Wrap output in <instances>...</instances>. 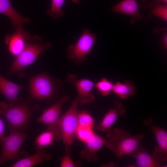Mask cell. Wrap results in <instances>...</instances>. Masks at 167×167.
<instances>
[{
	"mask_svg": "<svg viewBox=\"0 0 167 167\" xmlns=\"http://www.w3.org/2000/svg\"><path fill=\"white\" fill-rule=\"evenodd\" d=\"M41 109L38 104L31 105L28 101L12 104L0 101V115L4 118L10 131L26 130L31 117Z\"/></svg>",
	"mask_w": 167,
	"mask_h": 167,
	"instance_id": "cell-1",
	"label": "cell"
},
{
	"mask_svg": "<svg viewBox=\"0 0 167 167\" xmlns=\"http://www.w3.org/2000/svg\"><path fill=\"white\" fill-rule=\"evenodd\" d=\"M145 135L141 133L132 136L126 130L115 128L112 130L110 136L106 139L105 146L116 157L122 158L124 156L131 154L143 140Z\"/></svg>",
	"mask_w": 167,
	"mask_h": 167,
	"instance_id": "cell-2",
	"label": "cell"
},
{
	"mask_svg": "<svg viewBox=\"0 0 167 167\" xmlns=\"http://www.w3.org/2000/svg\"><path fill=\"white\" fill-rule=\"evenodd\" d=\"M42 39L38 36L32 37L31 41L28 43L22 52L13 62L9 70V74L12 75L18 74L20 77L25 75L23 69L32 64L35 61L39 55L43 51L50 49L52 46L49 42L41 43Z\"/></svg>",
	"mask_w": 167,
	"mask_h": 167,
	"instance_id": "cell-3",
	"label": "cell"
},
{
	"mask_svg": "<svg viewBox=\"0 0 167 167\" xmlns=\"http://www.w3.org/2000/svg\"><path fill=\"white\" fill-rule=\"evenodd\" d=\"M79 105L77 97L72 102L67 111L60 116L58 126L62 138L65 146V152L69 155L79 127L77 120V109Z\"/></svg>",
	"mask_w": 167,
	"mask_h": 167,
	"instance_id": "cell-4",
	"label": "cell"
},
{
	"mask_svg": "<svg viewBox=\"0 0 167 167\" xmlns=\"http://www.w3.org/2000/svg\"><path fill=\"white\" fill-rule=\"evenodd\" d=\"M60 81L46 73L31 77L29 80V101H35L50 99L56 91V84Z\"/></svg>",
	"mask_w": 167,
	"mask_h": 167,
	"instance_id": "cell-5",
	"label": "cell"
},
{
	"mask_svg": "<svg viewBox=\"0 0 167 167\" xmlns=\"http://www.w3.org/2000/svg\"><path fill=\"white\" fill-rule=\"evenodd\" d=\"M10 132L8 135L4 136L0 140L2 147L0 165L8 161L19 160V150L28 136V134L21 130Z\"/></svg>",
	"mask_w": 167,
	"mask_h": 167,
	"instance_id": "cell-6",
	"label": "cell"
},
{
	"mask_svg": "<svg viewBox=\"0 0 167 167\" xmlns=\"http://www.w3.org/2000/svg\"><path fill=\"white\" fill-rule=\"evenodd\" d=\"M96 35L84 28L75 44L69 45L66 49L68 59L79 65L86 60V56L92 50Z\"/></svg>",
	"mask_w": 167,
	"mask_h": 167,
	"instance_id": "cell-7",
	"label": "cell"
},
{
	"mask_svg": "<svg viewBox=\"0 0 167 167\" xmlns=\"http://www.w3.org/2000/svg\"><path fill=\"white\" fill-rule=\"evenodd\" d=\"M69 100V96H65L49 108L44 109L42 114L36 120V122L43 124L47 126V129L55 133L56 141H58L62 138L58 123L60 114L63 105Z\"/></svg>",
	"mask_w": 167,
	"mask_h": 167,
	"instance_id": "cell-8",
	"label": "cell"
},
{
	"mask_svg": "<svg viewBox=\"0 0 167 167\" xmlns=\"http://www.w3.org/2000/svg\"><path fill=\"white\" fill-rule=\"evenodd\" d=\"M66 78L67 82L76 88L79 105L88 104L96 100L95 96L91 92L95 85L92 81L84 78L78 79L77 75L73 74H68Z\"/></svg>",
	"mask_w": 167,
	"mask_h": 167,
	"instance_id": "cell-9",
	"label": "cell"
},
{
	"mask_svg": "<svg viewBox=\"0 0 167 167\" xmlns=\"http://www.w3.org/2000/svg\"><path fill=\"white\" fill-rule=\"evenodd\" d=\"M143 124L148 127L153 132L158 146L154 148L153 155L160 161L167 160V131L154 125L151 118L143 121Z\"/></svg>",
	"mask_w": 167,
	"mask_h": 167,
	"instance_id": "cell-10",
	"label": "cell"
},
{
	"mask_svg": "<svg viewBox=\"0 0 167 167\" xmlns=\"http://www.w3.org/2000/svg\"><path fill=\"white\" fill-rule=\"evenodd\" d=\"M126 112L122 103L116 101L113 108L109 109L102 120L93 128L96 131L106 133L107 137H109L112 132V127L118 118L120 116H124Z\"/></svg>",
	"mask_w": 167,
	"mask_h": 167,
	"instance_id": "cell-11",
	"label": "cell"
},
{
	"mask_svg": "<svg viewBox=\"0 0 167 167\" xmlns=\"http://www.w3.org/2000/svg\"><path fill=\"white\" fill-rule=\"evenodd\" d=\"M31 39L29 33L24 29H19L6 36L4 40L10 53L16 57L23 50Z\"/></svg>",
	"mask_w": 167,
	"mask_h": 167,
	"instance_id": "cell-12",
	"label": "cell"
},
{
	"mask_svg": "<svg viewBox=\"0 0 167 167\" xmlns=\"http://www.w3.org/2000/svg\"><path fill=\"white\" fill-rule=\"evenodd\" d=\"M106 142V139L94 133L89 139L84 143V148L80 153L81 157L89 162L97 161L99 158L97 152L105 146Z\"/></svg>",
	"mask_w": 167,
	"mask_h": 167,
	"instance_id": "cell-13",
	"label": "cell"
},
{
	"mask_svg": "<svg viewBox=\"0 0 167 167\" xmlns=\"http://www.w3.org/2000/svg\"><path fill=\"white\" fill-rule=\"evenodd\" d=\"M25 88L17 84L4 77L0 74V94L4 96L10 104H15L23 101L18 97L20 91Z\"/></svg>",
	"mask_w": 167,
	"mask_h": 167,
	"instance_id": "cell-14",
	"label": "cell"
},
{
	"mask_svg": "<svg viewBox=\"0 0 167 167\" xmlns=\"http://www.w3.org/2000/svg\"><path fill=\"white\" fill-rule=\"evenodd\" d=\"M0 13L10 19L15 30L24 29V25L31 21L29 18L18 13L13 7L10 0H0Z\"/></svg>",
	"mask_w": 167,
	"mask_h": 167,
	"instance_id": "cell-15",
	"label": "cell"
},
{
	"mask_svg": "<svg viewBox=\"0 0 167 167\" xmlns=\"http://www.w3.org/2000/svg\"><path fill=\"white\" fill-rule=\"evenodd\" d=\"M113 11L130 15V23L134 24L136 20L143 19L141 15L137 0H123L111 8Z\"/></svg>",
	"mask_w": 167,
	"mask_h": 167,
	"instance_id": "cell-16",
	"label": "cell"
},
{
	"mask_svg": "<svg viewBox=\"0 0 167 167\" xmlns=\"http://www.w3.org/2000/svg\"><path fill=\"white\" fill-rule=\"evenodd\" d=\"M135 159L136 162L133 167H164L160 161L151 155L140 144L136 149L129 156Z\"/></svg>",
	"mask_w": 167,
	"mask_h": 167,
	"instance_id": "cell-17",
	"label": "cell"
},
{
	"mask_svg": "<svg viewBox=\"0 0 167 167\" xmlns=\"http://www.w3.org/2000/svg\"><path fill=\"white\" fill-rule=\"evenodd\" d=\"M32 155L17 161L11 167H32L42 162L51 160L52 155L43 149L36 150Z\"/></svg>",
	"mask_w": 167,
	"mask_h": 167,
	"instance_id": "cell-18",
	"label": "cell"
},
{
	"mask_svg": "<svg viewBox=\"0 0 167 167\" xmlns=\"http://www.w3.org/2000/svg\"><path fill=\"white\" fill-rule=\"evenodd\" d=\"M161 2L159 0H142L140 6L142 8L149 9L148 17L156 16L167 21V6Z\"/></svg>",
	"mask_w": 167,
	"mask_h": 167,
	"instance_id": "cell-19",
	"label": "cell"
},
{
	"mask_svg": "<svg viewBox=\"0 0 167 167\" xmlns=\"http://www.w3.org/2000/svg\"><path fill=\"white\" fill-rule=\"evenodd\" d=\"M112 92L121 99L125 100L133 96L136 89L133 83L127 80L124 83L118 82L114 84Z\"/></svg>",
	"mask_w": 167,
	"mask_h": 167,
	"instance_id": "cell-20",
	"label": "cell"
},
{
	"mask_svg": "<svg viewBox=\"0 0 167 167\" xmlns=\"http://www.w3.org/2000/svg\"><path fill=\"white\" fill-rule=\"evenodd\" d=\"M56 139L55 133L51 130L47 129L37 137L35 142V149H43L44 148L52 146L54 144V140H56Z\"/></svg>",
	"mask_w": 167,
	"mask_h": 167,
	"instance_id": "cell-21",
	"label": "cell"
},
{
	"mask_svg": "<svg viewBox=\"0 0 167 167\" xmlns=\"http://www.w3.org/2000/svg\"><path fill=\"white\" fill-rule=\"evenodd\" d=\"M77 120L79 127L92 129L94 126V119L88 111L78 110Z\"/></svg>",
	"mask_w": 167,
	"mask_h": 167,
	"instance_id": "cell-22",
	"label": "cell"
},
{
	"mask_svg": "<svg viewBox=\"0 0 167 167\" xmlns=\"http://www.w3.org/2000/svg\"><path fill=\"white\" fill-rule=\"evenodd\" d=\"M65 0H52L50 8L46 12L47 15L53 19L61 18L64 15L62 9Z\"/></svg>",
	"mask_w": 167,
	"mask_h": 167,
	"instance_id": "cell-23",
	"label": "cell"
},
{
	"mask_svg": "<svg viewBox=\"0 0 167 167\" xmlns=\"http://www.w3.org/2000/svg\"><path fill=\"white\" fill-rule=\"evenodd\" d=\"M94 86L97 90L102 95L108 96L112 91L114 84L105 78H103Z\"/></svg>",
	"mask_w": 167,
	"mask_h": 167,
	"instance_id": "cell-24",
	"label": "cell"
},
{
	"mask_svg": "<svg viewBox=\"0 0 167 167\" xmlns=\"http://www.w3.org/2000/svg\"><path fill=\"white\" fill-rule=\"evenodd\" d=\"M94 133L92 129L79 127L77 131L76 136L79 140L84 143L89 139Z\"/></svg>",
	"mask_w": 167,
	"mask_h": 167,
	"instance_id": "cell-25",
	"label": "cell"
},
{
	"mask_svg": "<svg viewBox=\"0 0 167 167\" xmlns=\"http://www.w3.org/2000/svg\"><path fill=\"white\" fill-rule=\"evenodd\" d=\"M153 32L160 37L161 46V47L166 49L167 48V29L165 28H159L154 29Z\"/></svg>",
	"mask_w": 167,
	"mask_h": 167,
	"instance_id": "cell-26",
	"label": "cell"
},
{
	"mask_svg": "<svg viewBox=\"0 0 167 167\" xmlns=\"http://www.w3.org/2000/svg\"><path fill=\"white\" fill-rule=\"evenodd\" d=\"M77 165V163L73 161L69 155L66 154L61 158L60 166L61 167H75Z\"/></svg>",
	"mask_w": 167,
	"mask_h": 167,
	"instance_id": "cell-27",
	"label": "cell"
},
{
	"mask_svg": "<svg viewBox=\"0 0 167 167\" xmlns=\"http://www.w3.org/2000/svg\"><path fill=\"white\" fill-rule=\"evenodd\" d=\"M4 124L2 120L0 118V140L4 136Z\"/></svg>",
	"mask_w": 167,
	"mask_h": 167,
	"instance_id": "cell-28",
	"label": "cell"
},
{
	"mask_svg": "<svg viewBox=\"0 0 167 167\" xmlns=\"http://www.w3.org/2000/svg\"><path fill=\"white\" fill-rule=\"evenodd\" d=\"M71 0L72 2H74L75 4H78L80 0Z\"/></svg>",
	"mask_w": 167,
	"mask_h": 167,
	"instance_id": "cell-29",
	"label": "cell"
},
{
	"mask_svg": "<svg viewBox=\"0 0 167 167\" xmlns=\"http://www.w3.org/2000/svg\"><path fill=\"white\" fill-rule=\"evenodd\" d=\"M161 2H164L165 4L167 5V0H159Z\"/></svg>",
	"mask_w": 167,
	"mask_h": 167,
	"instance_id": "cell-30",
	"label": "cell"
}]
</instances>
